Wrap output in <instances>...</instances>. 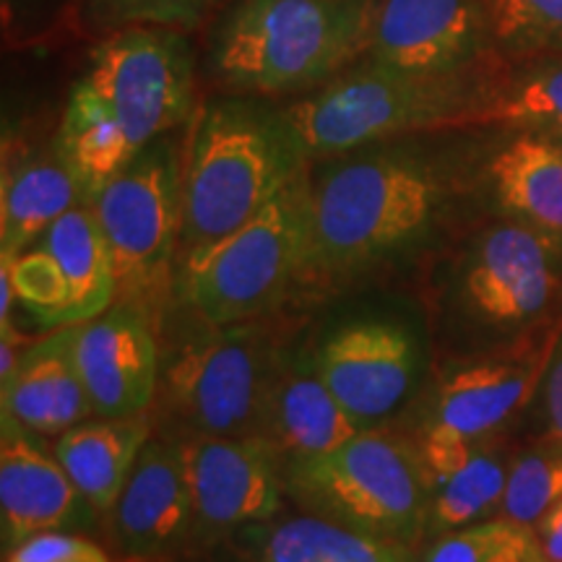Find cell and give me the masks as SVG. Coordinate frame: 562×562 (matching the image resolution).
<instances>
[{
	"label": "cell",
	"mask_w": 562,
	"mask_h": 562,
	"mask_svg": "<svg viewBox=\"0 0 562 562\" xmlns=\"http://www.w3.org/2000/svg\"><path fill=\"white\" fill-rule=\"evenodd\" d=\"M451 182L409 136L315 161L311 271L349 273L396 256L435 227Z\"/></svg>",
	"instance_id": "cell-1"
},
{
	"label": "cell",
	"mask_w": 562,
	"mask_h": 562,
	"mask_svg": "<svg viewBox=\"0 0 562 562\" xmlns=\"http://www.w3.org/2000/svg\"><path fill=\"white\" fill-rule=\"evenodd\" d=\"M311 170L284 108L229 94L195 108L182 146V269Z\"/></svg>",
	"instance_id": "cell-2"
},
{
	"label": "cell",
	"mask_w": 562,
	"mask_h": 562,
	"mask_svg": "<svg viewBox=\"0 0 562 562\" xmlns=\"http://www.w3.org/2000/svg\"><path fill=\"white\" fill-rule=\"evenodd\" d=\"M375 0H235L209 40L232 94H311L364 58Z\"/></svg>",
	"instance_id": "cell-3"
},
{
	"label": "cell",
	"mask_w": 562,
	"mask_h": 562,
	"mask_svg": "<svg viewBox=\"0 0 562 562\" xmlns=\"http://www.w3.org/2000/svg\"><path fill=\"white\" fill-rule=\"evenodd\" d=\"M495 70L430 79L360 60L284 112L313 165L412 133L467 128Z\"/></svg>",
	"instance_id": "cell-4"
},
{
	"label": "cell",
	"mask_w": 562,
	"mask_h": 562,
	"mask_svg": "<svg viewBox=\"0 0 562 562\" xmlns=\"http://www.w3.org/2000/svg\"><path fill=\"white\" fill-rule=\"evenodd\" d=\"M302 508L336 524L412 547L427 537L430 492L417 446L364 427L326 453L284 463Z\"/></svg>",
	"instance_id": "cell-5"
},
{
	"label": "cell",
	"mask_w": 562,
	"mask_h": 562,
	"mask_svg": "<svg viewBox=\"0 0 562 562\" xmlns=\"http://www.w3.org/2000/svg\"><path fill=\"white\" fill-rule=\"evenodd\" d=\"M311 170L261 214L182 269L186 297L209 326L252 321L311 271Z\"/></svg>",
	"instance_id": "cell-6"
},
{
	"label": "cell",
	"mask_w": 562,
	"mask_h": 562,
	"mask_svg": "<svg viewBox=\"0 0 562 562\" xmlns=\"http://www.w3.org/2000/svg\"><path fill=\"white\" fill-rule=\"evenodd\" d=\"M182 149L144 146L89 203L108 243L117 294L146 300L165 284L182 229Z\"/></svg>",
	"instance_id": "cell-7"
},
{
	"label": "cell",
	"mask_w": 562,
	"mask_h": 562,
	"mask_svg": "<svg viewBox=\"0 0 562 562\" xmlns=\"http://www.w3.org/2000/svg\"><path fill=\"white\" fill-rule=\"evenodd\" d=\"M277 351L252 321L209 326L167 368L172 409L193 435L258 438Z\"/></svg>",
	"instance_id": "cell-8"
},
{
	"label": "cell",
	"mask_w": 562,
	"mask_h": 562,
	"mask_svg": "<svg viewBox=\"0 0 562 562\" xmlns=\"http://www.w3.org/2000/svg\"><path fill=\"white\" fill-rule=\"evenodd\" d=\"M83 79L115 110L136 151L195 112V66L186 32L167 26L110 32L91 53Z\"/></svg>",
	"instance_id": "cell-9"
},
{
	"label": "cell",
	"mask_w": 562,
	"mask_h": 562,
	"mask_svg": "<svg viewBox=\"0 0 562 562\" xmlns=\"http://www.w3.org/2000/svg\"><path fill=\"white\" fill-rule=\"evenodd\" d=\"M3 261L21 305L53 331L97 318L115 302L110 250L89 203L70 209L37 243Z\"/></svg>",
	"instance_id": "cell-10"
},
{
	"label": "cell",
	"mask_w": 562,
	"mask_h": 562,
	"mask_svg": "<svg viewBox=\"0 0 562 562\" xmlns=\"http://www.w3.org/2000/svg\"><path fill=\"white\" fill-rule=\"evenodd\" d=\"M362 60L451 79L492 74L503 58L492 45L482 0H375Z\"/></svg>",
	"instance_id": "cell-11"
},
{
	"label": "cell",
	"mask_w": 562,
	"mask_h": 562,
	"mask_svg": "<svg viewBox=\"0 0 562 562\" xmlns=\"http://www.w3.org/2000/svg\"><path fill=\"white\" fill-rule=\"evenodd\" d=\"M180 448L193 497V531H240L279 516L284 469L263 438L191 435Z\"/></svg>",
	"instance_id": "cell-12"
},
{
	"label": "cell",
	"mask_w": 562,
	"mask_h": 562,
	"mask_svg": "<svg viewBox=\"0 0 562 562\" xmlns=\"http://www.w3.org/2000/svg\"><path fill=\"white\" fill-rule=\"evenodd\" d=\"M562 240L521 222L482 232L461 273L463 300L492 326H518L547 311L560 286Z\"/></svg>",
	"instance_id": "cell-13"
},
{
	"label": "cell",
	"mask_w": 562,
	"mask_h": 562,
	"mask_svg": "<svg viewBox=\"0 0 562 562\" xmlns=\"http://www.w3.org/2000/svg\"><path fill=\"white\" fill-rule=\"evenodd\" d=\"M313 357L323 381L362 427L396 412L419 370L417 341L393 321L347 323Z\"/></svg>",
	"instance_id": "cell-14"
},
{
	"label": "cell",
	"mask_w": 562,
	"mask_h": 562,
	"mask_svg": "<svg viewBox=\"0 0 562 562\" xmlns=\"http://www.w3.org/2000/svg\"><path fill=\"white\" fill-rule=\"evenodd\" d=\"M74 355L97 417H138L157 391V341L136 305H112L74 328Z\"/></svg>",
	"instance_id": "cell-15"
},
{
	"label": "cell",
	"mask_w": 562,
	"mask_h": 562,
	"mask_svg": "<svg viewBox=\"0 0 562 562\" xmlns=\"http://www.w3.org/2000/svg\"><path fill=\"white\" fill-rule=\"evenodd\" d=\"M91 508L70 482L55 451L50 453L13 417L3 414L0 435V524L3 547L24 544L40 533L79 524Z\"/></svg>",
	"instance_id": "cell-16"
},
{
	"label": "cell",
	"mask_w": 562,
	"mask_h": 562,
	"mask_svg": "<svg viewBox=\"0 0 562 562\" xmlns=\"http://www.w3.org/2000/svg\"><path fill=\"white\" fill-rule=\"evenodd\" d=\"M110 516L125 558H161L191 537L193 497L180 442L149 438Z\"/></svg>",
	"instance_id": "cell-17"
},
{
	"label": "cell",
	"mask_w": 562,
	"mask_h": 562,
	"mask_svg": "<svg viewBox=\"0 0 562 562\" xmlns=\"http://www.w3.org/2000/svg\"><path fill=\"white\" fill-rule=\"evenodd\" d=\"M417 453L430 492V537L484 521L490 513L501 510L508 467L480 440L427 425Z\"/></svg>",
	"instance_id": "cell-18"
},
{
	"label": "cell",
	"mask_w": 562,
	"mask_h": 562,
	"mask_svg": "<svg viewBox=\"0 0 562 562\" xmlns=\"http://www.w3.org/2000/svg\"><path fill=\"white\" fill-rule=\"evenodd\" d=\"M364 427L323 381L315 357L277 364L261 419V435L284 461L326 453Z\"/></svg>",
	"instance_id": "cell-19"
},
{
	"label": "cell",
	"mask_w": 562,
	"mask_h": 562,
	"mask_svg": "<svg viewBox=\"0 0 562 562\" xmlns=\"http://www.w3.org/2000/svg\"><path fill=\"white\" fill-rule=\"evenodd\" d=\"M74 328L55 331L24 349L16 370L0 383L3 414L50 438L94 414L74 355Z\"/></svg>",
	"instance_id": "cell-20"
},
{
	"label": "cell",
	"mask_w": 562,
	"mask_h": 562,
	"mask_svg": "<svg viewBox=\"0 0 562 562\" xmlns=\"http://www.w3.org/2000/svg\"><path fill=\"white\" fill-rule=\"evenodd\" d=\"M240 552L245 562H419L412 547L307 510L245 526Z\"/></svg>",
	"instance_id": "cell-21"
},
{
	"label": "cell",
	"mask_w": 562,
	"mask_h": 562,
	"mask_svg": "<svg viewBox=\"0 0 562 562\" xmlns=\"http://www.w3.org/2000/svg\"><path fill=\"white\" fill-rule=\"evenodd\" d=\"M151 438L144 414L79 422L55 442V456L94 513H110Z\"/></svg>",
	"instance_id": "cell-22"
},
{
	"label": "cell",
	"mask_w": 562,
	"mask_h": 562,
	"mask_svg": "<svg viewBox=\"0 0 562 562\" xmlns=\"http://www.w3.org/2000/svg\"><path fill=\"white\" fill-rule=\"evenodd\" d=\"M492 195L513 222L562 240V149L552 138L524 133L487 167Z\"/></svg>",
	"instance_id": "cell-23"
},
{
	"label": "cell",
	"mask_w": 562,
	"mask_h": 562,
	"mask_svg": "<svg viewBox=\"0 0 562 562\" xmlns=\"http://www.w3.org/2000/svg\"><path fill=\"white\" fill-rule=\"evenodd\" d=\"M87 203L83 188L53 144V154L32 157L3 175L0 195V258H16L70 209Z\"/></svg>",
	"instance_id": "cell-24"
},
{
	"label": "cell",
	"mask_w": 562,
	"mask_h": 562,
	"mask_svg": "<svg viewBox=\"0 0 562 562\" xmlns=\"http://www.w3.org/2000/svg\"><path fill=\"white\" fill-rule=\"evenodd\" d=\"M55 149L79 178L87 203L138 154L115 110L87 79L70 89Z\"/></svg>",
	"instance_id": "cell-25"
},
{
	"label": "cell",
	"mask_w": 562,
	"mask_h": 562,
	"mask_svg": "<svg viewBox=\"0 0 562 562\" xmlns=\"http://www.w3.org/2000/svg\"><path fill=\"white\" fill-rule=\"evenodd\" d=\"M529 370L513 362H482L453 372L435 396L430 425L482 440L518 409L529 389Z\"/></svg>",
	"instance_id": "cell-26"
},
{
	"label": "cell",
	"mask_w": 562,
	"mask_h": 562,
	"mask_svg": "<svg viewBox=\"0 0 562 562\" xmlns=\"http://www.w3.org/2000/svg\"><path fill=\"white\" fill-rule=\"evenodd\" d=\"M469 125H508L544 138H562V55L526 58L518 68H497Z\"/></svg>",
	"instance_id": "cell-27"
},
{
	"label": "cell",
	"mask_w": 562,
	"mask_h": 562,
	"mask_svg": "<svg viewBox=\"0 0 562 562\" xmlns=\"http://www.w3.org/2000/svg\"><path fill=\"white\" fill-rule=\"evenodd\" d=\"M503 60L562 55V0H482Z\"/></svg>",
	"instance_id": "cell-28"
},
{
	"label": "cell",
	"mask_w": 562,
	"mask_h": 562,
	"mask_svg": "<svg viewBox=\"0 0 562 562\" xmlns=\"http://www.w3.org/2000/svg\"><path fill=\"white\" fill-rule=\"evenodd\" d=\"M419 562H547V558L531 526L497 516L432 537Z\"/></svg>",
	"instance_id": "cell-29"
},
{
	"label": "cell",
	"mask_w": 562,
	"mask_h": 562,
	"mask_svg": "<svg viewBox=\"0 0 562 562\" xmlns=\"http://www.w3.org/2000/svg\"><path fill=\"white\" fill-rule=\"evenodd\" d=\"M562 501V446L550 442L518 456L505 482L501 516L521 526H537L552 505Z\"/></svg>",
	"instance_id": "cell-30"
},
{
	"label": "cell",
	"mask_w": 562,
	"mask_h": 562,
	"mask_svg": "<svg viewBox=\"0 0 562 562\" xmlns=\"http://www.w3.org/2000/svg\"><path fill=\"white\" fill-rule=\"evenodd\" d=\"M220 0H83L89 24L104 32L125 26H167L191 34L216 11Z\"/></svg>",
	"instance_id": "cell-31"
},
{
	"label": "cell",
	"mask_w": 562,
	"mask_h": 562,
	"mask_svg": "<svg viewBox=\"0 0 562 562\" xmlns=\"http://www.w3.org/2000/svg\"><path fill=\"white\" fill-rule=\"evenodd\" d=\"M5 562H112L102 547L76 533L50 531L26 539L5 554Z\"/></svg>",
	"instance_id": "cell-32"
},
{
	"label": "cell",
	"mask_w": 562,
	"mask_h": 562,
	"mask_svg": "<svg viewBox=\"0 0 562 562\" xmlns=\"http://www.w3.org/2000/svg\"><path fill=\"white\" fill-rule=\"evenodd\" d=\"M544 412H547V435L552 442L562 446V357L554 364L544 389Z\"/></svg>",
	"instance_id": "cell-33"
},
{
	"label": "cell",
	"mask_w": 562,
	"mask_h": 562,
	"mask_svg": "<svg viewBox=\"0 0 562 562\" xmlns=\"http://www.w3.org/2000/svg\"><path fill=\"white\" fill-rule=\"evenodd\" d=\"M533 531H537L547 562H562V501L544 513Z\"/></svg>",
	"instance_id": "cell-34"
},
{
	"label": "cell",
	"mask_w": 562,
	"mask_h": 562,
	"mask_svg": "<svg viewBox=\"0 0 562 562\" xmlns=\"http://www.w3.org/2000/svg\"><path fill=\"white\" fill-rule=\"evenodd\" d=\"M5 3H9V5H11V3H21V0H5Z\"/></svg>",
	"instance_id": "cell-35"
}]
</instances>
